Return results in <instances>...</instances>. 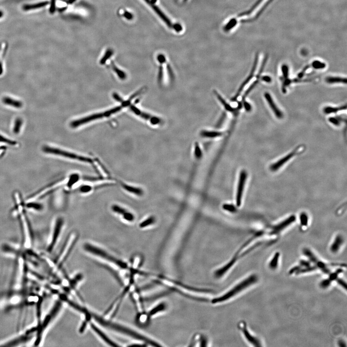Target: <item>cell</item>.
Returning a JSON list of instances; mask_svg holds the SVG:
<instances>
[{
	"instance_id": "836d02e7",
	"label": "cell",
	"mask_w": 347,
	"mask_h": 347,
	"mask_svg": "<svg viewBox=\"0 0 347 347\" xmlns=\"http://www.w3.org/2000/svg\"><path fill=\"white\" fill-rule=\"evenodd\" d=\"M112 69L114 71V72L116 73L117 75H118L121 79L124 80L127 77V75L125 74L124 72H123L122 71H121L119 69L117 68L114 64L112 65Z\"/></svg>"
},
{
	"instance_id": "d6986e66",
	"label": "cell",
	"mask_w": 347,
	"mask_h": 347,
	"mask_svg": "<svg viewBox=\"0 0 347 347\" xmlns=\"http://www.w3.org/2000/svg\"><path fill=\"white\" fill-rule=\"evenodd\" d=\"M151 0H149L147 2V3H148L149 5L151 6L152 7V9L154 10V11L157 13V14L160 17L161 19H162V20L166 23L167 25L170 28H172V24L171 21L169 20L168 18L162 12L161 10L159 9V7L158 6L155 5V4H152V3H151Z\"/></svg>"
},
{
	"instance_id": "7c38bea8",
	"label": "cell",
	"mask_w": 347,
	"mask_h": 347,
	"mask_svg": "<svg viewBox=\"0 0 347 347\" xmlns=\"http://www.w3.org/2000/svg\"><path fill=\"white\" fill-rule=\"evenodd\" d=\"M301 146H299L294 150V151H291L290 153L288 154L287 155L285 156V157H282V158L280 159L279 160L277 161L275 163H273L271 164L270 167V169L271 171L275 172L276 171L278 170L281 168L283 167V165L287 163L288 161L291 159L292 158H293L294 156H296L297 154H299L300 152V150L301 149Z\"/></svg>"
},
{
	"instance_id": "44dd1931",
	"label": "cell",
	"mask_w": 347,
	"mask_h": 347,
	"mask_svg": "<svg viewBox=\"0 0 347 347\" xmlns=\"http://www.w3.org/2000/svg\"><path fill=\"white\" fill-rule=\"evenodd\" d=\"M3 102L5 105L11 106L14 108L20 109L23 106V103L19 100H15L9 97H5L3 98Z\"/></svg>"
},
{
	"instance_id": "b9f144b4",
	"label": "cell",
	"mask_w": 347,
	"mask_h": 347,
	"mask_svg": "<svg viewBox=\"0 0 347 347\" xmlns=\"http://www.w3.org/2000/svg\"><path fill=\"white\" fill-rule=\"evenodd\" d=\"M78 179V175H74L72 177H71L70 180H69V183H68V186L69 187L72 186V184L75 182L76 180Z\"/></svg>"
},
{
	"instance_id": "5b68a950",
	"label": "cell",
	"mask_w": 347,
	"mask_h": 347,
	"mask_svg": "<svg viewBox=\"0 0 347 347\" xmlns=\"http://www.w3.org/2000/svg\"><path fill=\"white\" fill-rule=\"evenodd\" d=\"M43 150L45 153L53 154L54 155H59L62 157H65L70 159L74 160L79 161L83 162H92L93 160L91 159L84 156H81V155H77L75 153L68 152L64 150H62L60 149L57 148H53L49 146H45L43 148Z\"/></svg>"
},
{
	"instance_id": "74e56055",
	"label": "cell",
	"mask_w": 347,
	"mask_h": 347,
	"mask_svg": "<svg viewBox=\"0 0 347 347\" xmlns=\"http://www.w3.org/2000/svg\"><path fill=\"white\" fill-rule=\"evenodd\" d=\"M112 53H113V52H112L111 50H108L107 52H106V53H105V55L103 56L102 59L101 60L100 62V64H105L107 60H108L110 57H111V55L112 54Z\"/></svg>"
},
{
	"instance_id": "f1b7e54d",
	"label": "cell",
	"mask_w": 347,
	"mask_h": 347,
	"mask_svg": "<svg viewBox=\"0 0 347 347\" xmlns=\"http://www.w3.org/2000/svg\"><path fill=\"white\" fill-rule=\"evenodd\" d=\"M279 257L280 254L279 253H276L274 256H273L269 264V266L271 269L275 270L277 268L278 266Z\"/></svg>"
},
{
	"instance_id": "bcb514c9",
	"label": "cell",
	"mask_w": 347,
	"mask_h": 347,
	"mask_svg": "<svg viewBox=\"0 0 347 347\" xmlns=\"http://www.w3.org/2000/svg\"><path fill=\"white\" fill-rule=\"evenodd\" d=\"M91 190V188L90 186H82L81 188V191L82 192H88V191H90Z\"/></svg>"
},
{
	"instance_id": "1f68e13d",
	"label": "cell",
	"mask_w": 347,
	"mask_h": 347,
	"mask_svg": "<svg viewBox=\"0 0 347 347\" xmlns=\"http://www.w3.org/2000/svg\"><path fill=\"white\" fill-rule=\"evenodd\" d=\"M237 24V20L236 19H232L229 21V22L225 25L223 28V30L225 31H229L231 29H233Z\"/></svg>"
},
{
	"instance_id": "f35d334b",
	"label": "cell",
	"mask_w": 347,
	"mask_h": 347,
	"mask_svg": "<svg viewBox=\"0 0 347 347\" xmlns=\"http://www.w3.org/2000/svg\"><path fill=\"white\" fill-rule=\"evenodd\" d=\"M0 142H3V143H6V144H9V145H12V146H14V145L17 144L16 142L12 140L9 139H7V138L3 137L1 135H0Z\"/></svg>"
},
{
	"instance_id": "83f0119b",
	"label": "cell",
	"mask_w": 347,
	"mask_h": 347,
	"mask_svg": "<svg viewBox=\"0 0 347 347\" xmlns=\"http://www.w3.org/2000/svg\"><path fill=\"white\" fill-rule=\"evenodd\" d=\"M151 318L149 316L148 313L142 312L139 314L137 320H138V322L140 325H146V324H148V321H150L149 320Z\"/></svg>"
},
{
	"instance_id": "60d3db41",
	"label": "cell",
	"mask_w": 347,
	"mask_h": 347,
	"mask_svg": "<svg viewBox=\"0 0 347 347\" xmlns=\"http://www.w3.org/2000/svg\"><path fill=\"white\" fill-rule=\"evenodd\" d=\"M242 102L243 103L242 106H243V107H244V108L245 109V110H246V111H248L249 112V111H251V105L248 102L246 101V100L242 101Z\"/></svg>"
},
{
	"instance_id": "7dc6e473",
	"label": "cell",
	"mask_w": 347,
	"mask_h": 347,
	"mask_svg": "<svg viewBox=\"0 0 347 347\" xmlns=\"http://www.w3.org/2000/svg\"><path fill=\"white\" fill-rule=\"evenodd\" d=\"M124 17H125V18L129 20H131L133 18L132 14L128 12H126L124 13Z\"/></svg>"
},
{
	"instance_id": "816d5d0a",
	"label": "cell",
	"mask_w": 347,
	"mask_h": 347,
	"mask_svg": "<svg viewBox=\"0 0 347 347\" xmlns=\"http://www.w3.org/2000/svg\"><path fill=\"white\" fill-rule=\"evenodd\" d=\"M187 1V0H184V2Z\"/></svg>"
},
{
	"instance_id": "f907efd6",
	"label": "cell",
	"mask_w": 347,
	"mask_h": 347,
	"mask_svg": "<svg viewBox=\"0 0 347 347\" xmlns=\"http://www.w3.org/2000/svg\"><path fill=\"white\" fill-rule=\"evenodd\" d=\"M3 12L2 11L0 10V19H1V18H2V17H3Z\"/></svg>"
},
{
	"instance_id": "277c9868",
	"label": "cell",
	"mask_w": 347,
	"mask_h": 347,
	"mask_svg": "<svg viewBox=\"0 0 347 347\" xmlns=\"http://www.w3.org/2000/svg\"><path fill=\"white\" fill-rule=\"evenodd\" d=\"M272 1V0H258L249 10L240 14L238 15V17L242 18L248 16L249 18L246 21H244V22L254 20L259 17V15L261 14L262 11Z\"/></svg>"
},
{
	"instance_id": "d6a6232c",
	"label": "cell",
	"mask_w": 347,
	"mask_h": 347,
	"mask_svg": "<svg viewBox=\"0 0 347 347\" xmlns=\"http://www.w3.org/2000/svg\"><path fill=\"white\" fill-rule=\"evenodd\" d=\"M282 71V76L281 78L282 81L288 79L289 76V68L287 64H283L281 67Z\"/></svg>"
},
{
	"instance_id": "484cf974",
	"label": "cell",
	"mask_w": 347,
	"mask_h": 347,
	"mask_svg": "<svg viewBox=\"0 0 347 347\" xmlns=\"http://www.w3.org/2000/svg\"><path fill=\"white\" fill-rule=\"evenodd\" d=\"M326 82L327 83L329 84H334V83H347V79L346 78H341L340 77H333V76H329L326 78Z\"/></svg>"
},
{
	"instance_id": "2e32d148",
	"label": "cell",
	"mask_w": 347,
	"mask_h": 347,
	"mask_svg": "<svg viewBox=\"0 0 347 347\" xmlns=\"http://www.w3.org/2000/svg\"><path fill=\"white\" fill-rule=\"evenodd\" d=\"M264 97H265L268 104L269 105L270 107L271 108L273 113L275 114V116H276L279 119L282 118L283 116V113L279 109L277 106L275 104L272 97H271V95L269 93L266 92L264 94Z\"/></svg>"
},
{
	"instance_id": "5bb4252c",
	"label": "cell",
	"mask_w": 347,
	"mask_h": 347,
	"mask_svg": "<svg viewBox=\"0 0 347 347\" xmlns=\"http://www.w3.org/2000/svg\"><path fill=\"white\" fill-rule=\"evenodd\" d=\"M295 220H296V218L295 216H291L290 217L282 221L280 223L273 226L271 229L270 234L271 235H277L279 234L282 230H285L287 227L293 223Z\"/></svg>"
},
{
	"instance_id": "6da1fadb",
	"label": "cell",
	"mask_w": 347,
	"mask_h": 347,
	"mask_svg": "<svg viewBox=\"0 0 347 347\" xmlns=\"http://www.w3.org/2000/svg\"><path fill=\"white\" fill-rule=\"evenodd\" d=\"M156 281L160 285H163L170 289L176 292L178 294L189 299H192L193 300L201 302H206L209 299L211 300L212 299L209 297L211 295V292L209 291L208 290L195 288L193 287L184 285L179 282L176 281L168 277L162 276V275L158 276Z\"/></svg>"
},
{
	"instance_id": "8fae6325",
	"label": "cell",
	"mask_w": 347,
	"mask_h": 347,
	"mask_svg": "<svg viewBox=\"0 0 347 347\" xmlns=\"http://www.w3.org/2000/svg\"><path fill=\"white\" fill-rule=\"evenodd\" d=\"M247 178V172L245 170L242 171L239 177L237 190V194H236V204L238 207H240L241 204L242 194H243L244 187L246 185Z\"/></svg>"
},
{
	"instance_id": "ab89813d",
	"label": "cell",
	"mask_w": 347,
	"mask_h": 347,
	"mask_svg": "<svg viewBox=\"0 0 347 347\" xmlns=\"http://www.w3.org/2000/svg\"><path fill=\"white\" fill-rule=\"evenodd\" d=\"M310 67V65H307V66H305L304 67V69H303L301 72H299V74H298V77L299 79H301L303 78V76L305 75V73L307 71V70H308Z\"/></svg>"
},
{
	"instance_id": "ac0fdd59",
	"label": "cell",
	"mask_w": 347,
	"mask_h": 347,
	"mask_svg": "<svg viewBox=\"0 0 347 347\" xmlns=\"http://www.w3.org/2000/svg\"><path fill=\"white\" fill-rule=\"evenodd\" d=\"M112 209L115 213L119 215H122L123 219L129 222H132L134 220L135 217L132 213L127 211L123 208L117 205H114L112 207Z\"/></svg>"
},
{
	"instance_id": "7bdbcfd3",
	"label": "cell",
	"mask_w": 347,
	"mask_h": 347,
	"mask_svg": "<svg viewBox=\"0 0 347 347\" xmlns=\"http://www.w3.org/2000/svg\"><path fill=\"white\" fill-rule=\"evenodd\" d=\"M261 79L264 82H267V83H270L272 82V79H271V77L270 76H268V75H264V76H262Z\"/></svg>"
},
{
	"instance_id": "3957f363",
	"label": "cell",
	"mask_w": 347,
	"mask_h": 347,
	"mask_svg": "<svg viewBox=\"0 0 347 347\" xmlns=\"http://www.w3.org/2000/svg\"><path fill=\"white\" fill-rule=\"evenodd\" d=\"M124 107H125V106L122 104L121 106L115 107L113 109H110V110H108V111H104V112L97 113L96 114L90 115L89 116H87V117H84V118L80 119L71 122V126L72 128H76L77 127L81 126V125L86 124L88 122L96 120L110 117L111 115L115 114V113H117V112L121 111Z\"/></svg>"
},
{
	"instance_id": "e0dca14e",
	"label": "cell",
	"mask_w": 347,
	"mask_h": 347,
	"mask_svg": "<svg viewBox=\"0 0 347 347\" xmlns=\"http://www.w3.org/2000/svg\"><path fill=\"white\" fill-rule=\"evenodd\" d=\"M168 310V305L164 302H162L157 304L148 312L149 316L153 317L156 315L165 312Z\"/></svg>"
},
{
	"instance_id": "ffe728a7",
	"label": "cell",
	"mask_w": 347,
	"mask_h": 347,
	"mask_svg": "<svg viewBox=\"0 0 347 347\" xmlns=\"http://www.w3.org/2000/svg\"><path fill=\"white\" fill-rule=\"evenodd\" d=\"M225 134L224 132L215 131H209L203 130L200 133L201 137L208 139H214L222 137Z\"/></svg>"
},
{
	"instance_id": "ee69618b",
	"label": "cell",
	"mask_w": 347,
	"mask_h": 347,
	"mask_svg": "<svg viewBox=\"0 0 347 347\" xmlns=\"http://www.w3.org/2000/svg\"><path fill=\"white\" fill-rule=\"evenodd\" d=\"M172 27L176 31L178 32H180V31H181L182 30V26H181L180 24L179 23L175 24H174V25L172 26Z\"/></svg>"
},
{
	"instance_id": "c3c4849f",
	"label": "cell",
	"mask_w": 347,
	"mask_h": 347,
	"mask_svg": "<svg viewBox=\"0 0 347 347\" xmlns=\"http://www.w3.org/2000/svg\"><path fill=\"white\" fill-rule=\"evenodd\" d=\"M5 151H6V148L5 147H0V157L3 155V154L5 152Z\"/></svg>"
},
{
	"instance_id": "52a82bcc",
	"label": "cell",
	"mask_w": 347,
	"mask_h": 347,
	"mask_svg": "<svg viewBox=\"0 0 347 347\" xmlns=\"http://www.w3.org/2000/svg\"><path fill=\"white\" fill-rule=\"evenodd\" d=\"M238 327L240 330L244 338L246 339V340L249 344L256 347L262 346L261 342L259 339L251 333L246 322L243 321H240L238 324Z\"/></svg>"
},
{
	"instance_id": "e575fe53",
	"label": "cell",
	"mask_w": 347,
	"mask_h": 347,
	"mask_svg": "<svg viewBox=\"0 0 347 347\" xmlns=\"http://www.w3.org/2000/svg\"><path fill=\"white\" fill-rule=\"evenodd\" d=\"M154 222V218L150 217V218H148L147 219L144 220L143 222H142L140 224L139 226L140 228H144L145 227H147V226H149V225L153 224Z\"/></svg>"
},
{
	"instance_id": "ba28073f",
	"label": "cell",
	"mask_w": 347,
	"mask_h": 347,
	"mask_svg": "<svg viewBox=\"0 0 347 347\" xmlns=\"http://www.w3.org/2000/svg\"><path fill=\"white\" fill-rule=\"evenodd\" d=\"M259 54L258 53L256 54V57H255V60H254V63H253V67L252 68L248 76H247L246 80L243 81V82L242 83L241 86H240V88H239L238 90L236 92V94L233 96V98H231L230 101L231 102H235L237 100L238 98L239 97L241 94L242 92V90H243L244 88L246 87V85L248 84L250 81L254 77V74H255V71H256V69H257V66L258 65V63L259 62Z\"/></svg>"
},
{
	"instance_id": "4316f807",
	"label": "cell",
	"mask_w": 347,
	"mask_h": 347,
	"mask_svg": "<svg viewBox=\"0 0 347 347\" xmlns=\"http://www.w3.org/2000/svg\"><path fill=\"white\" fill-rule=\"evenodd\" d=\"M91 327H92V329H93L94 332L97 333V334H98L100 337H101V338L103 340H105V342L109 343V344H111V345H113L112 344H113L114 342L111 341V340H110V339H109L104 333H103V332L101 331L96 326H94V325H92V324L91 325Z\"/></svg>"
},
{
	"instance_id": "681fc988",
	"label": "cell",
	"mask_w": 347,
	"mask_h": 347,
	"mask_svg": "<svg viewBox=\"0 0 347 347\" xmlns=\"http://www.w3.org/2000/svg\"><path fill=\"white\" fill-rule=\"evenodd\" d=\"M3 72V68L2 64L0 61V75H1Z\"/></svg>"
},
{
	"instance_id": "d590c367",
	"label": "cell",
	"mask_w": 347,
	"mask_h": 347,
	"mask_svg": "<svg viewBox=\"0 0 347 347\" xmlns=\"http://www.w3.org/2000/svg\"><path fill=\"white\" fill-rule=\"evenodd\" d=\"M343 119L341 118L340 117H330L328 119V121L329 122L334 125H336V126H339L340 125L341 122L342 121Z\"/></svg>"
},
{
	"instance_id": "7402d4cb",
	"label": "cell",
	"mask_w": 347,
	"mask_h": 347,
	"mask_svg": "<svg viewBox=\"0 0 347 347\" xmlns=\"http://www.w3.org/2000/svg\"><path fill=\"white\" fill-rule=\"evenodd\" d=\"M343 243V239L342 236L338 235L335 238L333 243L330 247V251L332 253H336L338 251Z\"/></svg>"
},
{
	"instance_id": "30bf717a",
	"label": "cell",
	"mask_w": 347,
	"mask_h": 347,
	"mask_svg": "<svg viewBox=\"0 0 347 347\" xmlns=\"http://www.w3.org/2000/svg\"><path fill=\"white\" fill-rule=\"evenodd\" d=\"M76 238H77V235L75 233H72V234L70 235V237L66 242V243H65V246H64V247L63 248L62 251L60 254L59 256V259H58V261H59L60 264H62L63 263V261H65V260H66V258L69 255V254L70 253L72 247L74 246Z\"/></svg>"
},
{
	"instance_id": "f546056e",
	"label": "cell",
	"mask_w": 347,
	"mask_h": 347,
	"mask_svg": "<svg viewBox=\"0 0 347 347\" xmlns=\"http://www.w3.org/2000/svg\"><path fill=\"white\" fill-rule=\"evenodd\" d=\"M22 124L23 121L22 119L20 118H18L16 119L14 121L13 128V132L14 134H18L20 132Z\"/></svg>"
},
{
	"instance_id": "9a60e30c",
	"label": "cell",
	"mask_w": 347,
	"mask_h": 347,
	"mask_svg": "<svg viewBox=\"0 0 347 347\" xmlns=\"http://www.w3.org/2000/svg\"><path fill=\"white\" fill-rule=\"evenodd\" d=\"M63 223V220L61 219H58L57 222H56L55 227H54V230L51 241L49 246H48V251L51 252L54 248V246L56 245L59 235H60V233Z\"/></svg>"
},
{
	"instance_id": "8d00e7d4",
	"label": "cell",
	"mask_w": 347,
	"mask_h": 347,
	"mask_svg": "<svg viewBox=\"0 0 347 347\" xmlns=\"http://www.w3.org/2000/svg\"><path fill=\"white\" fill-rule=\"evenodd\" d=\"M300 225L303 227H306L308 223V217L305 213H302L300 216Z\"/></svg>"
},
{
	"instance_id": "9c48e42d",
	"label": "cell",
	"mask_w": 347,
	"mask_h": 347,
	"mask_svg": "<svg viewBox=\"0 0 347 347\" xmlns=\"http://www.w3.org/2000/svg\"><path fill=\"white\" fill-rule=\"evenodd\" d=\"M130 109L133 112L136 114V115L139 116L141 118H143L145 120L150 122L151 124L155 125H159V124H162L163 123V121L161 118L151 115V114L146 113V112H143V111L140 110L139 109H138L137 107H135L134 105H131L130 104Z\"/></svg>"
},
{
	"instance_id": "4dcf8cb0",
	"label": "cell",
	"mask_w": 347,
	"mask_h": 347,
	"mask_svg": "<svg viewBox=\"0 0 347 347\" xmlns=\"http://www.w3.org/2000/svg\"><path fill=\"white\" fill-rule=\"evenodd\" d=\"M310 66L315 70H322L326 68V64L325 63L316 60L312 62Z\"/></svg>"
},
{
	"instance_id": "4fadbf2b",
	"label": "cell",
	"mask_w": 347,
	"mask_h": 347,
	"mask_svg": "<svg viewBox=\"0 0 347 347\" xmlns=\"http://www.w3.org/2000/svg\"><path fill=\"white\" fill-rule=\"evenodd\" d=\"M209 340L207 336L201 333H196L192 336L191 339L190 347H207L209 346Z\"/></svg>"
},
{
	"instance_id": "7a4b0ae2",
	"label": "cell",
	"mask_w": 347,
	"mask_h": 347,
	"mask_svg": "<svg viewBox=\"0 0 347 347\" xmlns=\"http://www.w3.org/2000/svg\"><path fill=\"white\" fill-rule=\"evenodd\" d=\"M258 277L256 274H252L243 279L236 285L217 297L211 299L210 302L213 305H219L230 301L235 297L250 287L258 282Z\"/></svg>"
},
{
	"instance_id": "cb8c5ba5",
	"label": "cell",
	"mask_w": 347,
	"mask_h": 347,
	"mask_svg": "<svg viewBox=\"0 0 347 347\" xmlns=\"http://www.w3.org/2000/svg\"><path fill=\"white\" fill-rule=\"evenodd\" d=\"M49 4L48 2L45 1L33 4H26L23 6V9L25 11L37 9L44 7Z\"/></svg>"
},
{
	"instance_id": "8992f818",
	"label": "cell",
	"mask_w": 347,
	"mask_h": 347,
	"mask_svg": "<svg viewBox=\"0 0 347 347\" xmlns=\"http://www.w3.org/2000/svg\"><path fill=\"white\" fill-rule=\"evenodd\" d=\"M240 258L234 254V256L230 259L221 267L218 268L214 271V277L217 279H221L228 275L229 272H230L236 263L238 261Z\"/></svg>"
},
{
	"instance_id": "f6af8a7d",
	"label": "cell",
	"mask_w": 347,
	"mask_h": 347,
	"mask_svg": "<svg viewBox=\"0 0 347 347\" xmlns=\"http://www.w3.org/2000/svg\"><path fill=\"white\" fill-rule=\"evenodd\" d=\"M157 60L160 63H161V64H163L166 61L165 57L163 56V54H159V55L157 56Z\"/></svg>"
},
{
	"instance_id": "d4e9b609",
	"label": "cell",
	"mask_w": 347,
	"mask_h": 347,
	"mask_svg": "<svg viewBox=\"0 0 347 347\" xmlns=\"http://www.w3.org/2000/svg\"><path fill=\"white\" fill-rule=\"evenodd\" d=\"M347 109V105H342L340 107H333L331 106H327L324 108L323 111L326 114H329L331 113H337L338 111H341L343 110H346Z\"/></svg>"
},
{
	"instance_id": "603a6c76",
	"label": "cell",
	"mask_w": 347,
	"mask_h": 347,
	"mask_svg": "<svg viewBox=\"0 0 347 347\" xmlns=\"http://www.w3.org/2000/svg\"><path fill=\"white\" fill-rule=\"evenodd\" d=\"M121 185L122 188L125 191H127L130 192V193L138 195V196H140L143 194V191L139 188L130 186V185H127V184H124V183H122Z\"/></svg>"
}]
</instances>
